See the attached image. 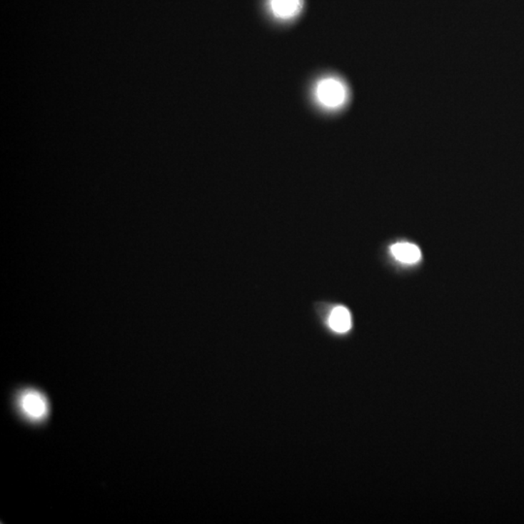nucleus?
I'll use <instances>...</instances> for the list:
<instances>
[{
	"mask_svg": "<svg viewBox=\"0 0 524 524\" xmlns=\"http://www.w3.org/2000/svg\"><path fill=\"white\" fill-rule=\"evenodd\" d=\"M268 6L277 20L291 21L301 14L304 0H268Z\"/></svg>",
	"mask_w": 524,
	"mask_h": 524,
	"instance_id": "nucleus-3",
	"label": "nucleus"
},
{
	"mask_svg": "<svg viewBox=\"0 0 524 524\" xmlns=\"http://www.w3.org/2000/svg\"><path fill=\"white\" fill-rule=\"evenodd\" d=\"M329 326L335 332L345 333L352 328V317L347 308L338 306L332 311L329 317Z\"/></svg>",
	"mask_w": 524,
	"mask_h": 524,
	"instance_id": "nucleus-5",
	"label": "nucleus"
},
{
	"mask_svg": "<svg viewBox=\"0 0 524 524\" xmlns=\"http://www.w3.org/2000/svg\"><path fill=\"white\" fill-rule=\"evenodd\" d=\"M350 91L347 84L339 77L326 76L316 83L315 101L318 106L326 111H337L344 107L348 101Z\"/></svg>",
	"mask_w": 524,
	"mask_h": 524,
	"instance_id": "nucleus-1",
	"label": "nucleus"
},
{
	"mask_svg": "<svg viewBox=\"0 0 524 524\" xmlns=\"http://www.w3.org/2000/svg\"><path fill=\"white\" fill-rule=\"evenodd\" d=\"M391 253L398 261L413 264L420 261L421 252L417 245L412 243H396L391 247Z\"/></svg>",
	"mask_w": 524,
	"mask_h": 524,
	"instance_id": "nucleus-4",
	"label": "nucleus"
},
{
	"mask_svg": "<svg viewBox=\"0 0 524 524\" xmlns=\"http://www.w3.org/2000/svg\"><path fill=\"white\" fill-rule=\"evenodd\" d=\"M19 406L21 413L34 421L44 420L49 413L47 399L37 391H24L19 398Z\"/></svg>",
	"mask_w": 524,
	"mask_h": 524,
	"instance_id": "nucleus-2",
	"label": "nucleus"
}]
</instances>
